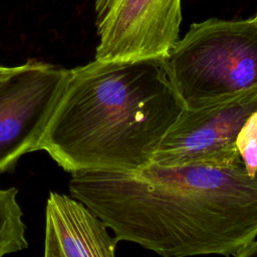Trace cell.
I'll return each mask as SVG.
<instances>
[{
  "mask_svg": "<svg viewBox=\"0 0 257 257\" xmlns=\"http://www.w3.org/2000/svg\"><path fill=\"white\" fill-rule=\"evenodd\" d=\"M70 174V196L117 242L161 257L234 256L257 237V170L246 161Z\"/></svg>",
  "mask_w": 257,
  "mask_h": 257,
  "instance_id": "6da1fadb",
  "label": "cell"
},
{
  "mask_svg": "<svg viewBox=\"0 0 257 257\" xmlns=\"http://www.w3.org/2000/svg\"><path fill=\"white\" fill-rule=\"evenodd\" d=\"M185 108L163 59H94L68 70L37 151L69 173L137 172Z\"/></svg>",
  "mask_w": 257,
  "mask_h": 257,
  "instance_id": "7a4b0ae2",
  "label": "cell"
},
{
  "mask_svg": "<svg viewBox=\"0 0 257 257\" xmlns=\"http://www.w3.org/2000/svg\"><path fill=\"white\" fill-rule=\"evenodd\" d=\"M186 108L257 87V23L210 18L194 23L163 58Z\"/></svg>",
  "mask_w": 257,
  "mask_h": 257,
  "instance_id": "3957f363",
  "label": "cell"
},
{
  "mask_svg": "<svg viewBox=\"0 0 257 257\" xmlns=\"http://www.w3.org/2000/svg\"><path fill=\"white\" fill-rule=\"evenodd\" d=\"M256 118L257 87L197 108H185L163 138L152 164L231 166L246 161L244 140Z\"/></svg>",
  "mask_w": 257,
  "mask_h": 257,
  "instance_id": "277c9868",
  "label": "cell"
},
{
  "mask_svg": "<svg viewBox=\"0 0 257 257\" xmlns=\"http://www.w3.org/2000/svg\"><path fill=\"white\" fill-rule=\"evenodd\" d=\"M67 75V69L31 59L0 80V174L37 151Z\"/></svg>",
  "mask_w": 257,
  "mask_h": 257,
  "instance_id": "5b68a950",
  "label": "cell"
},
{
  "mask_svg": "<svg viewBox=\"0 0 257 257\" xmlns=\"http://www.w3.org/2000/svg\"><path fill=\"white\" fill-rule=\"evenodd\" d=\"M182 0H95V59L165 58L177 43Z\"/></svg>",
  "mask_w": 257,
  "mask_h": 257,
  "instance_id": "8992f818",
  "label": "cell"
},
{
  "mask_svg": "<svg viewBox=\"0 0 257 257\" xmlns=\"http://www.w3.org/2000/svg\"><path fill=\"white\" fill-rule=\"evenodd\" d=\"M116 239L82 203L50 192L45 207L44 257H115Z\"/></svg>",
  "mask_w": 257,
  "mask_h": 257,
  "instance_id": "52a82bcc",
  "label": "cell"
},
{
  "mask_svg": "<svg viewBox=\"0 0 257 257\" xmlns=\"http://www.w3.org/2000/svg\"><path fill=\"white\" fill-rule=\"evenodd\" d=\"M14 187L0 189V257L19 252L28 246L23 212Z\"/></svg>",
  "mask_w": 257,
  "mask_h": 257,
  "instance_id": "ba28073f",
  "label": "cell"
},
{
  "mask_svg": "<svg viewBox=\"0 0 257 257\" xmlns=\"http://www.w3.org/2000/svg\"><path fill=\"white\" fill-rule=\"evenodd\" d=\"M233 257H257V237L242 247Z\"/></svg>",
  "mask_w": 257,
  "mask_h": 257,
  "instance_id": "9c48e42d",
  "label": "cell"
},
{
  "mask_svg": "<svg viewBox=\"0 0 257 257\" xmlns=\"http://www.w3.org/2000/svg\"><path fill=\"white\" fill-rule=\"evenodd\" d=\"M15 66H3L0 65V80L3 79L4 77H6L8 74H10L13 70H14Z\"/></svg>",
  "mask_w": 257,
  "mask_h": 257,
  "instance_id": "30bf717a",
  "label": "cell"
},
{
  "mask_svg": "<svg viewBox=\"0 0 257 257\" xmlns=\"http://www.w3.org/2000/svg\"><path fill=\"white\" fill-rule=\"evenodd\" d=\"M252 18H253V20H254V21H255V22H256V23H257V12H256V14H255V16H254V17H252Z\"/></svg>",
  "mask_w": 257,
  "mask_h": 257,
  "instance_id": "8fae6325",
  "label": "cell"
}]
</instances>
